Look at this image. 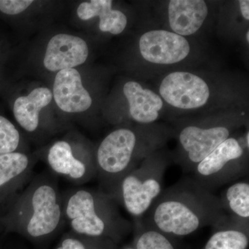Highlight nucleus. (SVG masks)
I'll use <instances>...</instances> for the list:
<instances>
[{"instance_id": "nucleus-5", "label": "nucleus", "mask_w": 249, "mask_h": 249, "mask_svg": "<svg viewBox=\"0 0 249 249\" xmlns=\"http://www.w3.org/2000/svg\"><path fill=\"white\" fill-rule=\"evenodd\" d=\"M145 155L148 157L145 152L139 151L138 136L132 129L119 128L108 134L95 152L96 177L102 191L109 194Z\"/></svg>"}, {"instance_id": "nucleus-9", "label": "nucleus", "mask_w": 249, "mask_h": 249, "mask_svg": "<svg viewBox=\"0 0 249 249\" xmlns=\"http://www.w3.org/2000/svg\"><path fill=\"white\" fill-rule=\"evenodd\" d=\"M160 96L168 104L182 109H196L204 106L210 96L209 86L200 77L177 71L162 80Z\"/></svg>"}, {"instance_id": "nucleus-24", "label": "nucleus", "mask_w": 249, "mask_h": 249, "mask_svg": "<svg viewBox=\"0 0 249 249\" xmlns=\"http://www.w3.org/2000/svg\"><path fill=\"white\" fill-rule=\"evenodd\" d=\"M240 11L242 16L247 20L249 19V1L248 0H240L239 1Z\"/></svg>"}, {"instance_id": "nucleus-16", "label": "nucleus", "mask_w": 249, "mask_h": 249, "mask_svg": "<svg viewBox=\"0 0 249 249\" xmlns=\"http://www.w3.org/2000/svg\"><path fill=\"white\" fill-rule=\"evenodd\" d=\"M53 98L51 90L37 88L28 96H20L15 101L14 114L18 124L24 130L33 133L40 126V112L48 106Z\"/></svg>"}, {"instance_id": "nucleus-10", "label": "nucleus", "mask_w": 249, "mask_h": 249, "mask_svg": "<svg viewBox=\"0 0 249 249\" xmlns=\"http://www.w3.org/2000/svg\"><path fill=\"white\" fill-rule=\"evenodd\" d=\"M35 164L24 152L0 155V214L31 181Z\"/></svg>"}, {"instance_id": "nucleus-17", "label": "nucleus", "mask_w": 249, "mask_h": 249, "mask_svg": "<svg viewBox=\"0 0 249 249\" xmlns=\"http://www.w3.org/2000/svg\"><path fill=\"white\" fill-rule=\"evenodd\" d=\"M111 0H91L80 4L77 15L82 20H89L97 16L100 18V30L119 35L125 29L127 17L119 10L111 9Z\"/></svg>"}, {"instance_id": "nucleus-6", "label": "nucleus", "mask_w": 249, "mask_h": 249, "mask_svg": "<svg viewBox=\"0 0 249 249\" xmlns=\"http://www.w3.org/2000/svg\"><path fill=\"white\" fill-rule=\"evenodd\" d=\"M245 152L240 142L229 137L196 165L195 180L211 193L248 173Z\"/></svg>"}, {"instance_id": "nucleus-4", "label": "nucleus", "mask_w": 249, "mask_h": 249, "mask_svg": "<svg viewBox=\"0 0 249 249\" xmlns=\"http://www.w3.org/2000/svg\"><path fill=\"white\" fill-rule=\"evenodd\" d=\"M168 162L150 155L121 178L108 196L136 218L146 213L163 191Z\"/></svg>"}, {"instance_id": "nucleus-2", "label": "nucleus", "mask_w": 249, "mask_h": 249, "mask_svg": "<svg viewBox=\"0 0 249 249\" xmlns=\"http://www.w3.org/2000/svg\"><path fill=\"white\" fill-rule=\"evenodd\" d=\"M65 225L57 177L45 171L27 186L0 214V227L31 238L47 237Z\"/></svg>"}, {"instance_id": "nucleus-27", "label": "nucleus", "mask_w": 249, "mask_h": 249, "mask_svg": "<svg viewBox=\"0 0 249 249\" xmlns=\"http://www.w3.org/2000/svg\"></svg>"}, {"instance_id": "nucleus-21", "label": "nucleus", "mask_w": 249, "mask_h": 249, "mask_svg": "<svg viewBox=\"0 0 249 249\" xmlns=\"http://www.w3.org/2000/svg\"><path fill=\"white\" fill-rule=\"evenodd\" d=\"M20 140V134L14 124L0 116V155L19 152Z\"/></svg>"}, {"instance_id": "nucleus-1", "label": "nucleus", "mask_w": 249, "mask_h": 249, "mask_svg": "<svg viewBox=\"0 0 249 249\" xmlns=\"http://www.w3.org/2000/svg\"><path fill=\"white\" fill-rule=\"evenodd\" d=\"M147 225L166 235L183 237L228 219L219 196L193 178L180 180L162 191L147 212Z\"/></svg>"}, {"instance_id": "nucleus-22", "label": "nucleus", "mask_w": 249, "mask_h": 249, "mask_svg": "<svg viewBox=\"0 0 249 249\" xmlns=\"http://www.w3.org/2000/svg\"><path fill=\"white\" fill-rule=\"evenodd\" d=\"M32 0H0V11L7 15H17L25 11Z\"/></svg>"}, {"instance_id": "nucleus-19", "label": "nucleus", "mask_w": 249, "mask_h": 249, "mask_svg": "<svg viewBox=\"0 0 249 249\" xmlns=\"http://www.w3.org/2000/svg\"><path fill=\"white\" fill-rule=\"evenodd\" d=\"M223 209L228 215L242 222L249 223V183L237 181L228 187L220 197Z\"/></svg>"}, {"instance_id": "nucleus-15", "label": "nucleus", "mask_w": 249, "mask_h": 249, "mask_svg": "<svg viewBox=\"0 0 249 249\" xmlns=\"http://www.w3.org/2000/svg\"><path fill=\"white\" fill-rule=\"evenodd\" d=\"M124 93L129 106V114L136 122L147 124L158 119L159 112L163 107L160 96L150 89H145L135 81L127 82Z\"/></svg>"}, {"instance_id": "nucleus-20", "label": "nucleus", "mask_w": 249, "mask_h": 249, "mask_svg": "<svg viewBox=\"0 0 249 249\" xmlns=\"http://www.w3.org/2000/svg\"><path fill=\"white\" fill-rule=\"evenodd\" d=\"M146 226L147 229L139 234L136 249H175L166 235L147 224Z\"/></svg>"}, {"instance_id": "nucleus-7", "label": "nucleus", "mask_w": 249, "mask_h": 249, "mask_svg": "<svg viewBox=\"0 0 249 249\" xmlns=\"http://www.w3.org/2000/svg\"><path fill=\"white\" fill-rule=\"evenodd\" d=\"M49 171L81 186L96 177L95 156L76 151L71 142L59 140L49 147L45 155Z\"/></svg>"}, {"instance_id": "nucleus-23", "label": "nucleus", "mask_w": 249, "mask_h": 249, "mask_svg": "<svg viewBox=\"0 0 249 249\" xmlns=\"http://www.w3.org/2000/svg\"><path fill=\"white\" fill-rule=\"evenodd\" d=\"M56 249H88L85 242L80 239V235L74 233L68 235L63 239L60 246Z\"/></svg>"}, {"instance_id": "nucleus-14", "label": "nucleus", "mask_w": 249, "mask_h": 249, "mask_svg": "<svg viewBox=\"0 0 249 249\" xmlns=\"http://www.w3.org/2000/svg\"><path fill=\"white\" fill-rule=\"evenodd\" d=\"M208 12L202 0H171L168 5L170 27L178 35H193L204 24Z\"/></svg>"}, {"instance_id": "nucleus-26", "label": "nucleus", "mask_w": 249, "mask_h": 249, "mask_svg": "<svg viewBox=\"0 0 249 249\" xmlns=\"http://www.w3.org/2000/svg\"><path fill=\"white\" fill-rule=\"evenodd\" d=\"M246 37H247V40L249 42V31H247V36H246Z\"/></svg>"}, {"instance_id": "nucleus-12", "label": "nucleus", "mask_w": 249, "mask_h": 249, "mask_svg": "<svg viewBox=\"0 0 249 249\" xmlns=\"http://www.w3.org/2000/svg\"><path fill=\"white\" fill-rule=\"evenodd\" d=\"M88 55L89 49L84 40L78 36L58 34L49 40L44 65L51 71L73 69L84 63Z\"/></svg>"}, {"instance_id": "nucleus-13", "label": "nucleus", "mask_w": 249, "mask_h": 249, "mask_svg": "<svg viewBox=\"0 0 249 249\" xmlns=\"http://www.w3.org/2000/svg\"><path fill=\"white\" fill-rule=\"evenodd\" d=\"M53 98L61 110L67 113L84 112L92 99L82 83L79 72L75 69L61 70L55 76Z\"/></svg>"}, {"instance_id": "nucleus-25", "label": "nucleus", "mask_w": 249, "mask_h": 249, "mask_svg": "<svg viewBox=\"0 0 249 249\" xmlns=\"http://www.w3.org/2000/svg\"><path fill=\"white\" fill-rule=\"evenodd\" d=\"M245 142H246V145H247V147H249V132H247V134H246L245 137Z\"/></svg>"}, {"instance_id": "nucleus-8", "label": "nucleus", "mask_w": 249, "mask_h": 249, "mask_svg": "<svg viewBox=\"0 0 249 249\" xmlns=\"http://www.w3.org/2000/svg\"><path fill=\"white\" fill-rule=\"evenodd\" d=\"M230 134V129L222 124L209 127L191 124L181 129L178 142L182 149L180 165L183 171L193 173L196 165L229 139Z\"/></svg>"}, {"instance_id": "nucleus-11", "label": "nucleus", "mask_w": 249, "mask_h": 249, "mask_svg": "<svg viewBox=\"0 0 249 249\" xmlns=\"http://www.w3.org/2000/svg\"><path fill=\"white\" fill-rule=\"evenodd\" d=\"M139 49L142 58L152 63L170 65L182 61L191 47L183 36L164 30L150 31L141 37Z\"/></svg>"}, {"instance_id": "nucleus-3", "label": "nucleus", "mask_w": 249, "mask_h": 249, "mask_svg": "<svg viewBox=\"0 0 249 249\" xmlns=\"http://www.w3.org/2000/svg\"><path fill=\"white\" fill-rule=\"evenodd\" d=\"M65 224L78 235L99 238L130 227L102 190L77 187L62 193Z\"/></svg>"}, {"instance_id": "nucleus-18", "label": "nucleus", "mask_w": 249, "mask_h": 249, "mask_svg": "<svg viewBox=\"0 0 249 249\" xmlns=\"http://www.w3.org/2000/svg\"><path fill=\"white\" fill-rule=\"evenodd\" d=\"M249 223L242 222L229 215L217 227L206 243L205 249H246L249 245Z\"/></svg>"}]
</instances>
